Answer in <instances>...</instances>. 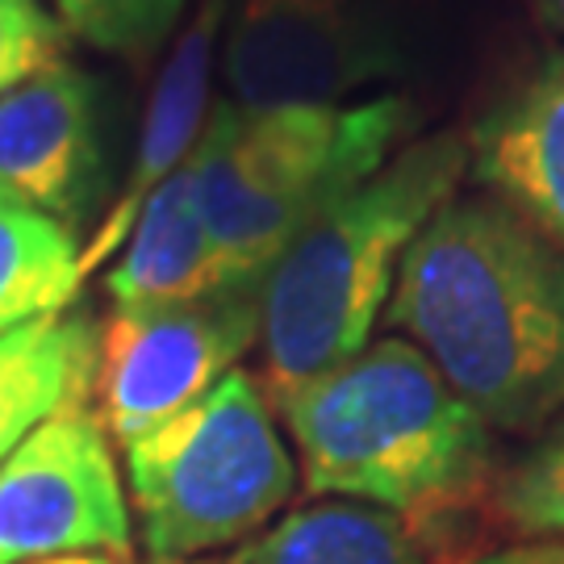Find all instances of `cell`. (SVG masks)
Returning a JSON list of instances; mask_svg holds the SVG:
<instances>
[{"mask_svg": "<svg viewBox=\"0 0 564 564\" xmlns=\"http://www.w3.org/2000/svg\"><path fill=\"white\" fill-rule=\"evenodd\" d=\"M384 323L498 431L564 405V251L489 193H456L423 226Z\"/></svg>", "mask_w": 564, "mask_h": 564, "instance_id": "obj_1", "label": "cell"}, {"mask_svg": "<svg viewBox=\"0 0 564 564\" xmlns=\"http://www.w3.org/2000/svg\"><path fill=\"white\" fill-rule=\"evenodd\" d=\"M305 494L402 514L431 535L494 489L489 423L402 335L272 402Z\"/></svg>", "mask_w": 564, "mask_h": 564, "instance_id": "obj_2", "label": "cell"}, {"mask_svg": "<svg viewBox=\"0 0 564 564\" xmlns=\"http://www.w3.org/2000/svg\"><path fill=\"white\" fill-rule=\"evenodd\" d=\"M464 172L468 139L460 134L410 142L284 247L263 276L260 384L268 402L372 343L410 242L460 193Z\"/></svg>", "mask_w": 564, "mask_h": 564, "instance_id": "obj_3", "label": "cell"}, {"mask_svg": "<svg viewBox=\"0 0 564 564\" xmlns=\"http://www.w3.org/2000/svg\"><path fill=\"white\" fill-rule=\"evenodd\" d=\"M405 97L360 105L218 101L193 151L205 226L235 281H263L281 251L398 155Z\"/></svg>", "mask_w": 564, "mask_h": 564, "instance_id": "obj_4", "label": "cell"}, {"mask_svg": "<svg viewBox=\"0 0 564 564\" xmlns=\"http://www.w3.org/2000/svg\"><path fill=\"white\" fill-rule=\"evenodd\" d=\"M121 452L151 561H205L239 547L297 489V460L272 402L242 368Z\"/></svg>", "mask_w": 564, "mask_h": 564, "instance_id": "obj_5", "label": "cell"}, {"mask_svg": "<svg viewBox=\"0 0 564 564\" xmlns=\"http://www.w3.org/2000/svg\"><path fill=\"white\" fill-rule=\"evenodd\" d=\"M263 281L202 302L113 310L101 326L97 410L113 444L130 447L202 402L260 343Z\"/></svg>", "mask_w": 564, "mask_h": 564, "instance_id": "obj_6", "label": "cell"}, {"mask_svg": "<svg viewBox=\"0 0 564 564\" xmlns=\"http://www.w3.org/2000/svg\"><path fill=\"white\" fill-rule=\"evenodd\" d=\"M134 556L130 494L101 410L72 405L0 464V564Z\"/></svg>", "mask_w": 564, "mask_h": 564, "instance_id": "obj_7", "label": "cell"}, {"mask_svg": "<svg viewBox=\"0 0 564 564\" xmlns=\"http://www.w3.org/2000/svg\"><path fill=\"white\" fill-rule=\"evenodd\" d=\"M223 63L247 109L339 105L393 67L364 0H239Z\"/></svg>", "mask_w": 564, "mask_h": 564, "instance_id": "obj_8", "label": "cell"}, {"mask_svg": "<svg viewBox=\"0 0 564 564\" xmlns=\"http://www.w3.org/2000/svg\"><path fill=\"white\" fill-rule=\"evenodd\" d=\"M101 84L72 59L0 97V197L80 230L101 197Z\"/></svg>", "mask_w": 564, "mask_h": 564, "instance_id": "obj_9", "label": "cell"}, {"mask_svg": "<svg viewBox=\"0 0 564 564\" xmlns=\"http://www.w3.org/2000/svg\"><path fill=\"white\" fill-rule=\"evenodd\" d=\"M468 172L564 251V51L540 59L477 121Z\"/></svg>", "mask_w": 564, "mask_h": 564, "instance_id": "obj_10", "label": "cell"}, {"mask_svg": "<svg viewBox=\"0 0 564 564\" xmlns=\"http://www.w3.org/2000/svg\"><path fill=\"white\" fill-rule=\"evenodd\" d=\"M226 0H202L197 18L188 21L184 39L176 42L172 59L155 80L147 121H142L139 151L130 160V172L121 181L113 205L105 209L101 226L93 230V239L84 247V281L101 268L113 251L126 247L130 230L139 226L142 209L151 202V193L160 188L172 172H181L188 155L197 151L205 130V105H209V67H214V42L223 34Z\"/></svg>", "mask_w": 564, "mask_h": 564, "instance_id": "obj_11", "label": "cell"}, {"mask_svg": "<svg viewBox=\"0 0 564 564\" xmlns=\"http://www.w3.org/2000/svg\"><path fill=\"white\" fill-rule=\"evenodd\" d=\"M235 284L251 281L230 276L223 251L205 226L193 155H188L181 172H172L151 193L139 226L130 230L121 256L105 276V289L113 297V310H147V305L202 302Z\"/></svg>", "mask_w": 564, "mask_h": 564, "instance_id": "obj_12", "label": "cell"}, {"mask_svg": "<svg viewBox=\"0 0 564 564\" xmlns=\"http://www.w3.org/2000/svg\"><path fill=\"white\" fill-rule=\"evenodd\" d=\"M101 330L88 314L63 310L0 335V464L42 423L97 393Z\"/></svg>", "mask_w": 564, "mask_h": 564, "instance_id": "obj_13", "label": "cell"}, {"mask_svg": "<svg viewBox=\"0 0 564 564\" xmlns=\"http://www.w3.org/2000/svg\"><path fill=\"white\" fill-rule=\"evenodd\" d=\"M247 564H426V540L393 510L318 498L251 544Z\"/></svg>", "mask_w": 564, "mask_h": 564, "instance_id": "obj_14", "label": "cell"}, {"mask_svg": "<svg viewBox=\"0 0 564 564\" xmlns=\"http://www.w3.org/2000/svg\"><path fill=\"white\" fill-rule=\"evenodd\" d=\"M80 284V235L30 205L0 197V335L63 314Z\"/></svg>", "mask_w": 564, "mask_h": 564, "instance_id": "obj_15", "label": "cell"}, {"mask_svg": "<svg viewBox=\"0 0 564 564\" xmlns=\"http://www.w3.org/2000/svg\"><path fill=\"white\" fill-rule=\"evenodd\" d=\"M489 506L527 540H564V435L494 481Z\"/></svg>", "mask_w": 564, "mask_h": 564, "instance_id": "obj_16", "label": "cell"}, {"mask_svg": "<svg viewBox=\"0 0 564 564\" xmlns=\"http://www.w3.org/2000/svg\"><path fill=\"white\" fill-rule=\"evenodd\" d=\"M184 0H55L72 39L113 55H139L167 39Z\"/></svg>", "mask_w": 564, "mask_h": 564, "instance_id": "obj_17", "label": "cell"}, {"mask_svg": "<svg viewBox=\"0 0 564 564\" xmlns=\"http://www.w3.org/2000/svg\"><path fill=\"white\" fill-rule=\"evenodd\" d=\"M67 39L46 0H0V97L67 59Z\"/></svg>", "mask_w": 564, "mask_h": 564, "instance_id": "obj_18", "label": "cell"}, {"mask_svg": "<svg viewBox=\"0 0 564 564\" xmlns=\"http://www.w3.org/2000/svg\"><path fill=\"white\" fill-rule=\"evenodd\" d=\"M468 564H564V544H531V547H510V552H494L481 561Z\"/></svg>", "mask_w": 564, "mask_h": 564, "instance_id": "obj_19", "label": "cell"}, {"mask_svg": "<svg viewBox=\"0 0 564 564\" xmlns=\"http://www.w3.org/2000/svg\"><path fill=\"white\" fill-rule=\"evenodd\" d=\"M247 552H251V544L235 547L226 556H205V561H151V564H247Z\"/></svg>", "mask_w": 564, "mask_h": 564, "instance_id": "obj_20", "label": "cell"}, {"mask_svg": "<svg viewBox=\"0 0 564 564\" xmlns=\"http://www.w3.org/2000/svg\"><path fill=\"white\" fill-rule=\"evenodd\" d=\"M34 564H130L118 556H55V561H34Z\"/></svg>", "mask_w": 564, "mask_h": 564, "instance_id": "obj_21", "label": "cell"}, {"mask_svg": "<svg viewBox=\"0 0 564 564\" xmlns=\"http://www.w3.org/2000/svg\"><path fill=\"white\" fill-rule=\"evenodd\" d=\"M540 9H544V18L564 34V0H540Z\"/></svg>", "mask_w": 564, "mask_h": 564, "instance_id": "obj_22", "label": "cell"}]
</instances>
